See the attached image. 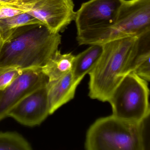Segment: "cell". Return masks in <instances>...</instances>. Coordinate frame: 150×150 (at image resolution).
<instances>
[{
	"instance_id": "6da1fadb",
	"label": "cell",
	"mask_w": 150,
	"mask_h": 150,
	"mask_svg": "<svg viewBox=\"0 0 150 150\" xmlns=\"http://www.w3.org/2000/svg\"><path fill=\"white\" fill-rule=\"evenodd\" d=\"M59 33L42 23L29 24L11 31L0 47V67L21 70L41 68L58 50Z\"/></svg>"
},
{
	"instance_id": "7a4b0ae2",
	"label": "cell",
	"mask_w": 150,
	"mask_h": 150,
	"mask_svg": "<svg viewBox=\"0 0 150 150\" xmlns=\"http://www.w3.org/2000/svg\"><path fill=\"white\" fill-rule=\"evenodd\" d=\"M141 37L125 38L102 45L101 54L88 74L90 98L108 102L113 90L124 76L123 71L126 63L139 44Z\"/></svg>"
},
{
	"instance_id": "3957f363",
	"label": "cell",
	"mask_w": 150,
	"mask_h": 150,
	"mask_svg": "<svg viewBox=\"0 0 150 150\" xmlns=\"http://www.w3.org/2000/svg\"><path fill=\"white\" fill-rule=\"evenodd\" d=\"M150 33V0H123L112 25L77 33L79 45H102L116 39L141 37Z\"/></svg>"
},
{
	"instance_id": "277c9868",
	"label": "cell",
	"mask_w": 150,
	"mask_h": 150,
	"mask_svg": "<svg viewBox=\"0 0 150 150\" xmlns=\"http://www.w3.org/2000/svg\"><path fill=\"white\" fill-rule=\"evenodd\" d=\"M144 122H136L111 115L95 121L87 132V150H144Z\"/></svg>"
},
{
	"instance_id": "5b68a950",
	"label": "cell",
	"mask_w": 150,
	"mask_h": 150,
	"mask_svg": "<svg viewBox=\"0 0 150 150\" xmlns=\"http://www.w3.org/2000/svg\"><path fill=\"white\" fill-rule=\"evenodd\" d=\"M148 82L133 73L123 77L108 102L112 115L130 122H142L149 116Z\"/></svg>"
},
{
	"instance_id": "8992f818",
	"label": "cell",
	"mask_w": 150,
	"mask_h": 150,
	"mask_svg": "<svg viewBox=\"0 0 150 150\" xmlns=\"http://www.w3.org/2000/svg\"><path fill=\"white\" fill-rule=\"evenodd\" d=\"M9 6L29 14L53 33H59L75 18L73 0H13Z\"/></svg>"
},
{
	"instance_id": "52a82bcc",
	"label": "cell",
	"mask_w": 150,
	"mask_h": 150,
	"mask_svg": "<svg viewBox=\"0 0 150 150\" xmlns=\"http://www.w3.org/2000/svg\"><path fill=\"white\" fill-rule=\"evenodd\" d=\"M123 0H89L75 12L77 33L107 28L115 21Z\"/></svg>"
},
{
	"instance_id": "ba28073f",
	"label": "cell",
	"mask_w": 150,
	"mask_h": 150,
	"mask_svg": "<svg viewBox=\"0 0 150 150\" xmlns=\"http://www.w3.org/2000/svg\"><path fill=\"white\" fill-rule=\"evenodd\" d=\"M48 81L41 68L23 70L9 86L0 90V121L7 117L9 111L22 99L47 85Z\"/></svg>"
},
{
	"instance_id": "9c48e42d",
	"label": "cell",
	"mask_w": 150,
	"mask_h": 150,
	"mask_svg": "<svg viewBox=\"0 0 150 150\" xmlns=\"http://www.w3.org/2000/svg\"><path fill=\"white\" fill-rule=\"evenodd\" d=\"M46 86L38 88L22 99L9 111L8 117L26 126L41 124L50 115Z\"/></svg>"
},
{
	"instance_id": "30bf717a",
	"label": "cell",
	"mask_w": 150,
	"mask_h": 150,
	"mask_svg": "<svg viewBox=\"0 0 150 150\" xmlns=\"http://www.w3.org/2000/svg\"><path fill=\"white\" fill-rule=\"evenodd\" d=\"M82 80L75 78L71 71L57 79L48 81L46 87L50 115L73 99Z\"/></svg>"
},
{
	"instance_id": "8fae6325",
	"label": "cell",
	"mask_w": 150,
	"mask_h": 150,
	"mask_svg": "<svg viewBox=\"0 0 150 150\" xmlns=\"http://www.w3.org/2000/svg\"><path fill=\"white\" fill-rule=\"evenodd\" d=\"M150 33L140 38V42L132 52L124 70V76L135 74L149 82L150 80Z\"/></svg>"
},
{
	"instance_id": "7c38bea8",
	"label": "cell",
	"mask_w": 150,
	"mask_h": 150,
	"mask_svg": "<svg viewBox=\"0 0 150 150\" xmlns=\"http://www.w3.org/2000/svg\"><path fill=\"white\" fill-rule=\"evenodd\" d=\"M74 58L71 53L62 54L58 50L41 70L49 81L55 80L72 71Z\"/></svg>"
},
{
	"instance_id": "4fadbf2b",
	"label": "cell",
	"mask_w": 150,
	"mask_h": 150,
	"mask_svg": "<svg viewBox=\"0 0 150 150\" xmlns=\"http://www.w3.org/2000/svg\"><path fill=\"white\" fill-rule=\"evenodd\" d=\"M103 50L102 45H92L84 51L75 56L73 74L77 79H83L93 68Z\"/></svg>"
},
{
	"instance_id": "5bb4252c",
	"label": "cell",
	"mask_w": 150,
	"mask_h": 150,
	"mask_svg": "<svg viewBox=\"0 0 150 150\" xmlns=\"http://www.w3.org/2000/svg\"><path fill=\"white\" fill-rule=\"evenodd\" d=\"M36 23H42L29 14L22 13L12 17L0 19V33L4 40L13 30L21 26Z\"/></svg>"
},
{
	"instance_id": "9a60e30c",
	"label": "cell",
	"mask_w": 150,
	"mask_h": 150,
	"mask_svg": "<svg viewBox=\"0 0 150 150\" xmlns=\"http://www.w3.org/2000/svg\"><path fill=\"white\" fill-rule=\"evenodd\" d=\"M29 142L19 133L0 132V150H30Z\"/></svg>"
},
{
	"instance_id": "2e32d148",
	"label": "cell",
	"mask_w": 150,
	"mask_h": 150,
	"mask_svg": "<svg viewBox=\"0 0 150 150\" xmlns=\"http://www.w3.org/2000/svg\"><path fill=\"white\" fill-rule=\"evenodd\" d=\"M23 71L16 67H0V90L9 86Z\"/></svg>"
},
{
	"instance_id": "e0dca14e",
	"label": "cell",
	"mask_w": 150,
	"mask_h": 150,
	"mask_svg": "<svg viewBox=\"0 0 150 150\" xmlns=\"http://www.w3.org/2000/svg\"><path fill=\"white\" fill-rule=\"evenodd\" d=\"M24 13V11L15 7L0 5V19L12 17Z\"/></svg>"
},
{
	"instance_id": "ac0fdd59",
	"label": "cell",
	"mask_w": 150,
	"mask_h": 150,
	"mask_svg": "<svg viewBox=\"0 0 150 150\" xmlns=\"http://www.w3.org/2000/svg\"><path fill=\"white\" fill-rule=\"evenodd\" d=\"M3 39L2 38V36H1V34L0 33V47L1 46V45L3 43Z\"/></svg>"
}]
</instances>
